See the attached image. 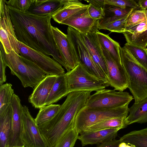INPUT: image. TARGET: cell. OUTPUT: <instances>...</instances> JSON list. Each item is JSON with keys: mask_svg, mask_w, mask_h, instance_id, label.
Here are the masks:
<instances>
[{"mask_svg": "<svg viewBox=\"0 0 147 147\" xmlns=\"http://www.w3.org/2000/svg\"><path fill=\"white\" fill-rule=\"evenodd\" d=\"M96 147H135L134 146L115 139L98 145Z\"/></svg>", "mask_w": 147, "mask_h": 147, "instance_id": "cell-38", "label": "cell"}, {"mask_svg": "<svg viewBox=\"0 0 147 147\" xmlns=\"http://www.w3.org/2000/svg\"><path fill=\"white\" fill-rule=\"evenodd\" d=\"M147 29V22H144L125 28V32L135 34L141 33Z\"/></svg>", "mask_w": 147, "mask_h": 147, "instance_id": "cell-39", "label": "cell"}, {"mask_svg": "<svg viewBox=\"0 0 147 147\" xmlns=\"http://www.w3.org/2000/svg\"><path fill=\"white\" fill-rule=\"evenodd\" d=\"M129 114L126 118L128 125L135 123L147 122V97L129 108Z\"/></svg>", "mask_w": 147, "mask_h": 147, "instance_id": "cell-23", "label": "cell"}, {"mask_svg": "<svg viewBox=\"0 0 147 147\" xmlns=\"http://www.w3.org/2000/svg\"><path fill=\"white\" fill-rule=\"evenodd\" d=\"M131 13L122 18L105 24L98 25V29L107 30L113 32L123 33L125 32L126 22Z\"/></svg>", "mask_w": 147, "mask_h": 147, "instance_id": "cell-32", "label": "cell"}, {"mask_svg": "<svg viewBox=\"0 0 147 147\" xmlns=\"http://www.w3.org/2000/svg\"><path fill=\"white\" fill-rule=\"evenodd\" d=\"M96 34L100 46L108 52L119 66L122 67L120 56L119 44L98 30L96 31Z\"/></svg>", "mask_w": 147, "mask_h": 147, "instance_id": "cell-22", "label": "cell"}, {"mask_svg": "<svg viewBox=\"0 0 147 147\" xmlns=\"http://www.w3.org/2000/svg\"><path fill=\"white\" fill-rule=\"evenodd\" d=\"M126 118L118 117L107 119L87 128L83 132L93 131L108 129L119 130L125 128L127 126Z\"/></svg>", "mask_w": 147, "mask_h": 147, "instance_id": "cell-26", "label": "cell"}, {"mask_svg": "<svg viewBox=\"0 0 147 147\" xmlns=\"http://www.w3.org/2000/svg\"><path fill=\"white\" fill-rule=\"evenodd\" d=\"M119 130L108 129L91 132H84L80 134L78 139L82 146L87 145L98 144L115 139Z\"/></svg>", "mask_w": 147, "mask_h": 147, "instance_id": "cell-18", "label": "cell"}, {"mask_svg": "<svg viewBox=\"0 0 147 147\" xmlns=\"http://www.w3.org/2000/svg\"><path fill=\"white\" fill-rule=\"evenodd\" d=\"M7 67L2 57L0 56V86L3 84L6 80L5 69Z\"/></svg>", "mask_w": 147, "mask_h": 147, "instance_id": "cell-40", "label": "cell"}, {"mask_svg": "<svg viewBox=\"0 0 147 147\" xmlns=\"http://www.w3.org/2000/svg\"><path fill=\"white\" fill-rule=\"evenodd\" d=\"M20 55L34 64L46 74L59 75L65 73L62 65L49 55L34 50L18 41Z\"/></svg>", "mask_w": 147, "mask_h": 147, "instance_id": "cell-9", "label": "cell"}, {"mask_svg": "<svg viewBox=\"0 0 147 147\" xmlns=\"http://www.w3.org/2000/svg\"><path fill=\"white\" fill-rule=\"evenodd\" d=\"M121 64L128 77V87L137 103L147 97V70L140 64L124 46L119 48Z\"/></svg>", "mask_w": 147, "mask_h": 147, "instance_id": "cell-4", "label": "cell"}, {"mask_svg": "<svg viewBox=\"0 0 147 147\" xmlns=\"http://www.w3.org/2000/svg\"><path fill=\"white\" fill-rule=\"evenodd\" d=\"M79 134L74 128L66 131L54 147H74Z\"/></svg>", "mask_w": 147, "mask_h": 147, "instance_id": "cell-31", "label": "cell"}, {"mask_svg": "<svg viewBox=\"0 0 147 147\" xmlns=\"http://www.w3.org/2000/svg\"><path fill=\"white\" fill-rule=\"evenodd\" d=\"M140 9H147V0H140L137 1Z\"/></svg>", "mask_w": 147, "mask_h": 147, "instance_id": "cell-41", "label": "cell"}, {"mask_svg": "<svg viewBox=\"0 0 147 147\" xmlns=\"http://www.w3.org/2000/svg\"><path fill=\"white\" fill-rule=\"evenodd\" d=\"M65 75L69 94L79 91H97L109 86L88 73L80 63Z\"/></svg>", "mask_w": 147, "mask_h": 147, "instance_id": "cell-7", "label": "cell"}, {"mask_svg": "<svg viewBox=\"0 0 147 147\" xmlns=\"http://www.w3.org/2000/svg\"><path fill=\"white\" fill-rule=\"evenodd\" d=\"M89 6L78 0H65L64 5L52 15V18L61 24L62 22L81 9Z\"/></svg>", "mask_w": 147, "mask_h": 147, "instance_id": "cell-20", "label": "cell"}, {"mask_svg": "<svg viewBox=\"0 0 147 147\" xmlns=\"http://www.w3.org/2000/svg\"><path fill=\"white\" fill-rule=\"evenodd\" d=\"M127 43L146 49L147 47V29L141 33L132 34L123 33Z\"/></svg>", "mask_w": 147, "mask_h": 147, "instance_id": "cell-33", "label": "cell"}, {"mask_svg": "<svg viewBox=\"0 0 147 147\" xmlns=\"http://www.w3.org/2000/svg\"><path fill=\"white\" fill-rule=\"evenodd\" d=\"M58 76L47 75L34 88L29 96V102L35 108L45 106L46 100Z\"/></svg>", "mask_w": 147, "mask_h": 147, "instance_id": "cell-17", "label": "cell"}, {"mask_svg": "<svg viewBox=\"0 0 147 147\" xmlns=\"http://www.w3.org/2000/svg\"><path fill=\"white\" fill-rule=\"evenodd\" d=\"M0 55L10 69L11 74L16 76L24 88H34L47 75L34 63L11 51L7 54L0 44Z\"/></svg>", "mask_w": 147, "mask_h": 147, "instance_id": "cell-3", "label": "cell"}, {"mask_svg": "<svg viewBox=\"0 0 147 147\" xmlns=\"http://www.w3.org/2000/svg\"><path fill=\"white\" fill-rule=\"evenodd\" d=\"M60 106L59 105L52 104L40 108L34 119L36 125L38 126L51 119L56 114Z\"/></svg>", "mask_w": 147, "mask_h": 147, "instance_id": "cell-29", "label": "cell"}, {"mask_svg": "<svg viewBox=\"0 0 147 147\" xmlns=\"http://www.w3.org/2000/svg\"><path fill=\"white\" fill-rule=\"evenodd\" d=\"M91 91H79L69 93L54 116L38 126L47 147H54L67 130L74 128L76 117L85 106Z\"/></svg>", "mask_w": 147, "mask_h": 147, "instance_id": "cell-2", "label": "cell"}, {"mask_svg": "<svg viewBox=\"0 0 147 147\" xmlns=\"http://www.w3.org/2000/svg\"><path fill=\"white\" fill-rule=\"evenodd\" d=\"M100 46L107 65L109 85L115 90L123 92L130 84L125 70L123 66H119L108 52Z\"/></svg>", "mask_w": 147, "mask_h": 147, "instance_id": "cell-12", "label": "cell"}, {"mask_svg": "<svg viewBox=\"0 0 147 147\" xmlns=\"http://www.w3.org/2000/svg\"><path fill=\"white\" fill-rule=\"evenodd\" d=\"M8 7L18 40L30 48L51 55L67 71H69L54 39L51 24L52 15L39 16Z\"/></svg>", "mask_w": 147, "mask_h": 147, "instance_id": "cell-1", "label": "cell"}, {"mask_svg": "<svg viewBox=\"0 0 147 147\" xmlns=\"http://www.w3.org/2000/svg\"><path fill=\"white\" fill-rule=\"evenodd\" d=\"M104 4L110 5L123 9H140L137 2L133 0H104Z\"/></svg>", "mask_w": 147, "mask_h": 147, "instance_id": "cell-36", "label": "cell"}, {"mask_svg": "<svg viewBox=\"0 0 147 147\" xmlns=\"http://www.w3.org/2000/svg\"><path fill=\"white\" fill-rule=\"evenodd\" d=\"M0 40L5 53L13 51L20 55L18 40L4 0H0Z\"/></svg>", "mask_w": 147, "mask_h": 147, "instance_id": "cell-10", "label": "cell"}, {"mask_svg": "<svg viewBox=\"0 0 147 147\" xmlns=\"http://www.w3.org/2000/svg\"><path fill=\"white\" fill-rule=\"evenodd\" d=\"M21 139L25 147H47L35 119L26 106H23Z\"/></svg>", "mask_w": 147, "mask_h": 147, "instance_id": "cell-11", "label": "cell"}, {"mask_svg": "<svg viewBox=\"0 0 147 147\" xmlns=\"http://www.w3.org/2000/svg\"><path fill=\"white\" fill-rule=\"evenodd\" d=\"M85 1L89 3L88 11L91 18L98 20L104 17L103 8L105 5L104 0Z\"/></svg>", "mask_w": 147, "mask_h": 147, "instance_id": "cell-34", "label": "cell"}, {"mask_svg": "<svg viewBox=\"0 0 147 147\" xmlns=\"http://www.w3.org/2000/svg\"><path fill=\"white\" fill-rule=\"evenodd\" d=\"M11 106L12 110V125L7 144L9 147L22 146L24 145L21 139L23 106L19 96L14 93Z\"/></svg>", "mask_w": 147, "mask_h": 147, "instance_id": "cell-13", "label": "cell"}, {"mask_svg": "<svg viewBox=\"0 0 147 147\" xmlns=\"http://www.w3.org/2000/svg\"><path fill=\"white\" fill-rule=\"evenodd\" d=\"M11 147H25V146L24 145H23L22 146H14Z\"/></svg>", "mask_w": 147, "mask_h": 147, "instance_id": "cell-42", "label": "cell"}, {"mask_svg": "<svg viewBox=\"0 0 147 147\" xmlns=\"http://www.w3.org/2000/svg\"><path fill=\"white\" fill-rule=\"evenodd\" d=\"M134 99L128 92L104 88L91 95L85 107L88 109L118 108L128 105Z\"/></svg>", "mask_w": 147, "mask_h": 147, "instance_id": "cell-8", "label": "cell"}, {"mask_svg": "<svg viewBox=\"0 0 147 147\" xmlns=\"http://www.w3.org/2000/svg\"><path fill=\"white\" fill-rule=\"evenodd\" d=\"M5 147H9V145L8 144L6 145Z\"/></svg>", "mask_w": 147, "mask_h": 147, "instance_id": "cell-43", "label": "cell"}, {"mask_svg": "<svg viewBox=\"0 0 147 147\" xmlns=\"http://www.w3.org/2000/svg\"><path fill=\"white\" fill-rule=\"evenodd\" d=\"M119 140L135 147H147V127L132 131L124 135Z\"/></svg>", "mask_w": 147, "mask_h": 147, "instance_id": "cell-27", "label": "cell"}, {"mask_svg": "<svg viewBox=\"0 0 147 147\" xmlns=\"http://www.w3.org/2000/svg\"><path fill=\"white\" fill-rule=\"evenodd\" d=\"M68 94L65 73L58 76L46 100L45 106L56 102Z\"/></svg>", "mask_w": 147, "mask_h": 147, "instance_id": "cell-21", "label": "cell"}, {"mask_svg": "<svg viewBox=\"0 0 147 147\" xmlns=\"http://www.w3.org/2000/svg\"><path fill=\"white\" fill-rule=\"evenodd\" d=\"M124 47L136 61L147 70V49L127 43L125 44Z\"/></svg>", "mask_w": 147, "mask_h": 147, "instance_id": "cell-30", "label": "cell"}, {"mask_svg": "<svg viewBox=\"0 0 147 147\" xmlns=\"http://www.w3.org/2000/svg\"><path fill=\"white\" fill-rule=\"evenodd\" d=\"M147 22V9L133 10L128 18L126 28Z\"/></svg>", "mask_w": 147, "mask_h": 147, "instance_id": "cell-35", "label": "cell"}, {"mask_svg": "<svg viewBox=\"0 0 147 147\" xmlns=\"http://www.w3.org/2000/svg\"><path fill=\"white\" fill-rule=\"evenodd\" d=\"M88 7L78 11L61 24L68 25L81 34L90 32L98 26V20L90 17L88 11Z\"/></svg>", "mask_w": 147, "mask_h": 147, "instance_id": "cell-16", "label": "cell"}, {"mask_svg": "<svg viewBox=\"0 0 147 147\" xmlns=\"http://www.w3.org/2000/svg\"><path fill=\"white\" fill-rule=\"evenodd\" d=\"M12 120V110L10 105L6 111L0 116V147L7 144Z\"/></svg>", "mask_w": 147, "mask_h": 147, "instance_id": "cell-25", "label": "cell"}, {"mask_svg": "<svg viewBox=\"0 0 147 147\" xmlns=\"http://www.w3.org/2000/svg\"><path fill=\"white\" fill-rule=\"evenodd\" d=\"M55 41L57 49L63 60L71 70L79 63L74 54L67 35L57 28L51 26Z\"/></svg>", "mask_w": 147, "mask_h": 147, "instance_id": "cell-14", "label": "cell"}, {"mask_svg": "<svg viewBox=\"0 0 147 147\" xmlns=\"http://www.w3.org/2000/svg\"><path fill=\"white\" fill-rule=\"evenodd\" d=\"M8 6L16 10L24 11H28L29 8L34 3V0H4Z\"/></svg>", "mask_w": 147, "mask_h": 147, "instance_id": "cell-37", "label": "cell"}, {"mask_svg": "<svg viewBox=\"0 0 147 147\" xmlns=\"http://www.w3.org/2000/svg\"><path fill=\"white\" fill-rule=\"evenodd\" d=\"M103 9L104 17L98 20V25L105 24L124 18L133 10L106 4L104 5Z\"/></svg>", "mask_w": 147, "mask_h": 147, "instance_id": "cell-24", "label": "cell"}, {"mask_svg": "<svg viewBox=\"0 0 147 147\" xmlns=\"http://www.w3.org/2000/svg\"><path fill=\"white\" fill-rule=\"evenodd\" d=\"M12 85L7 83L0 86V116L7 111L11 105L14 93Z\"/></svg>", "mask_w": 147, "mask_h": 147, "instance_id": "cell-28", "label": "cell"}, {"mask_svg": "<svg viewBox=\"0 0 147 147\" xmlns=\"http://www.w3.org/2000/svg\"><path fill=\"white\" fill-rule=\"evenodd\" d=\"M67 35L73 51L79 63L89 73L109 84L108 78L103 71L92 59L81 38L80 33L68 26Z\"/></svg>", "mask_w": 147, "mask_h": 147, "instance_id": "cell-6", "label": "cell"}, {"mask_svg": "<svg viewBox=\"0 0 147 147\" xmlns=\"http://www.w3.org/2000/svg\"><path fill=\"white\" fill-rule=\"evenodd\" d=\"M65 0H36L28 11L39 16L52 15L63 5Z\"/></svg>", "mask_w": 147, "mask_h": 147, "instance_id": "cell-19", "label": "cell"}, {"mask_svg": "<svg viewBox=\"0 0 147 147\" xmlns=\"http://www.w3.org/2000/svg\"><path fill=\"white\" fill-rule=\"evenodd\" d=\"M128 105L112 109H88L84 107L76 117L74 128L80 134L87 128L104 120L126 117L129 113Z\"/></svg>", "mask_w": 147, "mask_h": 147, "instance_id": "cell-5", "label": "cell"}, {"mask_svg": "<svg viewBox=\"0 0 147 147\" xmlns=\"http://www.w3.org/2000/svg\"><path fill=\"white\" fill-rule=\"evenodd\" d=\"M146 49H147V48H146Z\"/></svg>", "mask_w": 147, "mask_h": 147, "instance_id": "cell-44", "label": "cell"}, {"mask_svg": "<svg viewBox=\"0 0 147 147\" xmlns=\"http://www.w3.org/2000/svg\"><path fill=\"white\" fill-rule=\"evenodd\" d=\"M98 26L90 32L80 34L81 38L93 61L108 76L107 68L98 40L96 31Z\"/></svg>", "mask_w": 147, "mask_h": 147, "instance_id": "cell-15", "label": "cell"}]
</instances>
